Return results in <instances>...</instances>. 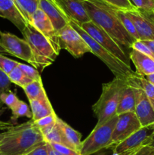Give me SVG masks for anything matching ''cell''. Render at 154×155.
<instances>
[{
    "instance_id": "cell-5",
    "label": "cell",
    "mask_w": 154,
    "mask_h": 155,
    "mask_svg": "<svg viewBox=\"0 0 154 155\" xmlns=\"http://www.w3.org/2000/svg\"><path fill=\"white\" fill-rule=\"evenodd\" d=\"M69 24L79 33L80 36L85 41V42L90 48L91 52L99 58L107 65V68L114 74L115 77L122 79V80H127L132 74H134V72L130 67L122 63L117 58L113 56L111 53L103 48L101 45H100L85 31H84L77 23L72 21H69Z\"/></svg>"
},
{
    "instance_id": "cell-28",
    "label": "cell",
    "mask_w": 154,
    "mask_h": 155,
    "mask_svg": "<svg viewBox=\"0 0 154 155\" xmlns=\"http://www.w3.org/2000/svg\"><path fill=\"white\" fill-rule=\"evenodd\" d=\"M11 110V120L12 122H16L17 120L20 117H28L32 118L33 114L31 110L27 105V103L20 100L19 102L17 104V105L14 107Z\"/></svg>"
},
{
    "instance_id": "cell-12",
    "label": "cell",
    "mask_w": 154,
    "mask_h": 155,
    "mask_svg": "<svg viewBox=\"0 0 154 155\" xmlns=\"http://www.w3.org/2000/svg\"><path fill=\"white\" fill-rule=\"evenodd\" d=\"M141 127L134 112H128L119 115L108 149L113 145H117L119 142L125 140Z\"/></svg>"
},
{
    "instance_id": "cell-17",
    "label": "cell",
    "mask_w": 154,
    "mask_h": 155,
    "mask_svg": "<svg viewBox=\"0 0 154 155\" xmlns=\"http://www.w3.org/2000/svg\"><path fill=\"white\" fill-rule=\"evenodd\" d=\"M39 8L43 11L50 18L56 31L69 24V19L57 6L54 0H38Z\"/></svg>"
},
{
    "instance_id": "cell-27",
    "label": "cell",
    "mask_w": 154,
    "mask_h": 155,
    "mask_svg": "<svg viewBox=\"0 0 154 155\" xmlns=\"http://www.w3.org/2000/svg\"><path fill=\"white\" fill-rule=\"evenodd\" d=\"M8 77L11 83L18 85V86H21V88L24 87V86L30 84V83H31L33 81L32 79L26 76L24 73L22 71V70L18 66L14 68L11 71L10 74H8Z\"/></svg>"
},
{
    "instance_id": "cell-36",
    "label": "cell",
    "mask_w": 154,
    "mask_h": 155,
    "mask_svg": "<svg viewBox=\"0 0 154 155\" xmlns=\"http://www.w3.org/2000/svg\"><path fill=\"white\" fill-rule=\"evenodd\" d=\"M49 145H51L53 149H54L56 151H57L62 155H80L79 153L75 151V150L71 149V148L64 146V145L54 143L49 144Z\"/></svg>"
},
{
    "instance_id": "cell-48",
    "label": "cell",
    "mask_w": 154,
    "mask_h": 155,
    "mask_svg": "<svg viewBox=\"0 0 154 155\" xmlns=\"http://www.w3.org/2000/svg\"><path fill=\"white\" fill-rule=\"evenodd\" d=\"M3 104H3V103H2V101H1V98H0V108H1V107H2V105H3Z\"/></svg>"
},
{
    "instance_id": "cell-25",
    "label": "cell",
    "mask_w": 154,
    "mask_h": 155,
    "mask_svg": "<svg viewBox=\"0 0 154 155\" xmlns=\"http://www.w3.org/2000/svg\"><path fill=\"white\" fill-rule=\"evenodd\" d=\"M14 2L29 24L32 15L39 8L38 0H14Z\"/></svg>"
},
{
    "instance_id": "cell-11",
    "label": "cell",
    "mask_w": 154,
    "mask_h": 155,
    "mask_svg": "<svg viewBox=\"0 0 154 155\" xmlns=\"http://www.w3.org/2000/svg\"><path fill=\"white\" fill-rule=\"evenodd\" d=\"M134 24L140 41H154V12L135 8L125 11Z\"/></svg>"
},
{
    "instance_id": "cell-14",
    "label": "cell",
    "mask_w": 154,
    "mask_h": 155,
    "mask_svg": "<svg viewBox=\"0 0 154 155\" xmlns=\"http://www.w3.org/2000/svg\"><path fill=\"white\" fill-rule=\"evenodd\" d=\"M128 85V84H127ZM133 88L135 95L134 114L142 127L154 126V109L146 94L140 87L130 86Z\"/></svg>"
},
{
    "instance_id": "cell-35",
    "label": "cell",
    "mask_w": 154,
    "mask_h": 155,
    "mask_svg": "<svg viewBox=\"0 0 154 155\" xmlns=\"http://www.w3.org/2000/svg\"><path fill=\"white\" fill-rule=\"evenodd\" d=\"M11 84L8 75L0 69V94L10 90Z\"/></svg>"
},
{
    "instance_id": "cell-40",
    "label": "cell",
    "mask_w": 154,
    "mask_h": 155,
    "mask_svg": "<svg viewBox=\"0 0 154 155\" xmlns=\"http://www.w3.org/2000/svg\"><path fill=\"white\" fill-rule=\"evenodd\" d=\"M14 124L11 122H5L0 120V130H8L12 127H14Z\"/></svg>"
},
{
    "instance_id": "cell-34",
    "label": "cell",
    "mask_w": 154,
    "mask_h": 155,
    "mask_svg": "<svg viewBox=\"0 0 154 155\" xmlns=\"http://www.w3.org/2000/svg\"><path fill=\"white\" fill-rule=\"evenodd\" d=\"M130 2L137 8L154 12V0H130Z\"/></svg>"
},
{
    "instance_id": "cell-24",
    "label": "cell",
    "mask_w": 154,
    "mask_h": 155,
    "mask_svg": "<svg viewBox=\"0 0 154 155\" xmlns=\"http://www.w3.org/2000/svg\"><path fill=\"white\" fill-rule=\"evenodd\" d=\"M22 89L25 92L29 101L40 99L47 96L42 81H33L31 83L23 87Z\"/></svg>"
},
{
    "instance_id": "cell-1",
    "label": "cell",
    "mask_w": 154,
    "mask_h": 155,
    "mask_svg": "<svg viewBox=\"0 0 154 155\" xmlns=\"http://www.w3.org/2000/svg\"><path fill=\"white\" fill-rule=\"evenodd\" d=\"M83 5L90 21L108 33L124 49H131L135 39L127 32L113 6L101 0H84Z\"/></svg>"
},
{
    "instance_id": "cell-8",
    "label": "cell",
    "mask_w": 154,
    "mask_h": 155,
    "mask_svg": "<svg viewBox=\"0 0 154 155\" xmlns=\"http://www.w3.org/2000/svg\"><path fill=\"white\" fill-rule=\"evenodd\" d=\"M57 33L61 49L66 50L75 58L91 52L90 48L85 41L69 24L57 31Z\"/></svg>"
},
{
    "instance_id": "cell-45",
    "label": "cell",
    "mask_w": 154,
    "mask_h": 155,
    "mask_svg": "<svg viewBox=\"0 0 154 155\" xmlns=\"http://www.w3.org/2000/svg\"><path fill=\"white\" fill-rule=\"evenodd\" d=\"M95 155H108V154H107L106 152H104V151H102V152H101V151H99V152L96 153V154Z\"/></svg>"
},
{
    "instance_id": "cell-41",
    "label": "cell",
    "mask_w": 154,
    "mask_h": 155,
    "mask_svg": "<svg viewBox=\"0 0 154 155\" xmlns=\"http://www.w3.org/2000/svg\"><path fill=\"white\" fill-rule=\"evenodd\" d=\"M145 45H147L149 47V49L152 51V52L154 54V41L153 40H146V41H142Z\"/></svg>"
},
{
    "instance_id": "cell-49",
    "label": "cell",
    "mask_w": 154,
    "mask_h": 155,
    "mask_svg": "<svg viewBox=\"0 0 154 155\" xmlns=\"http://www.w3.org/2000/svg\"><path fill=\"white\" fill-rule=\"evenodd\" d=\"M0 155H5V154H3L2 153V152H0Z\"/></svg>"
},
{
    "instance_id": "cell-33",
    "label": "cell",
    "mask_w": 154,
    "mask_h": 155,
    "mask_svg": "<svg viewBox=\"0 0 154 155\" xmlns=\"http://www.w3.org/2000/svg\"><path fill=\"white\" fill-rule=\"evenodd\" d=\"M57 115L55 113L52 114L51 115H48V116L45 117L43 118H41V119L37 120L36 121H33V124L36 126L37 128H39V130L42 128H45V127H50V126H52L54 124H56V121H57Z\"/></svg>"
},
{
    "instance_id": "cell-15",
    "label": "cell",
    "mask_w": 154,
    "mask_h": 155,
    "mask_svg": "<svg viewBox=\"0 0 154 155\" xmlns=\"http://www.w3.org/2000/svg\"><path fill=\"white\" fill-rule=\"evenodd\" d=\"M57 6L63 12L69 21L78 24L90 21L88 15L83 5L84 0H54Z\"/></svg>"
},
{
    "instance_id": "cell-21",
    "label": "cell",
    "mask_w": 154,
    "mask_h": 155,
    "mask_svg": "<svg viewBox=\"0 0 154 155\" xmlns=\"http://www.w3.org/2000/svg\"><path fill=\"white\" fill-rule=\"evenodd\" d=\"M134 107H135V95H134V89L131 86L128 85L122 94L120 101L116 109V115L119 116L122 114L134 112Z\"/></svg>"
},
{
    "instance_id": "cell-18",
    "label": "cell",
    "mask_w": 154,
    "mask_h": 155,
    "mask_svg": "<svg viewBox=\"0 0 154 155\" xmlns=\"http://www.w3.org/2000/svg\"><path fill=\"white\" fill-rule=\"evenodd\" d=\"M130 61L136 68V74L146 77L154 73V58L150 56L131 48L129 51Z\"/></svg>"
},
{
    "instance_id": "cell-19",
    "label": "cell",
    "mask_w": 154,
    "mask_h": 155,
    "mask_svg": "<svg viewBox=\"0 0 154 155\" xmlns=\"http://www.w3.org/2000/svg\"><path fill=\"white\" fill-rule=\"evenodd\" d=\"M40 131L42 133V136H43L44 140L46 143L59 144V145H64V146L68 147L71 149H73L72 146L69 144V142L66 141V138L63 136L57 121H56V124H54V125L45 127V128L40 129Z\"/></svg>"
},
{
    "instance_id": "cell-2",
    "label": "cell",
    "mask_w": 154,
    "mask_h": 155,
    "mask_svg": "<svg viewBox=\"0 0 154 155\" xmlns=\"http://www.w3.org/2000/svg\"><path fill=\"white\" fill-rule=\"evenodd\" d=\"M45 142L40 130L31 120L2 133L0 152L5 155H25Z\"/></svg>"
},
{
    "instance_id": "cell-38",
    "label": "cell",
    "mask_w": 154,
    "mask_h": 155,
    "mask_svg": "<svg viewBox=\"0 0 154 155\" xmlns=\"http://www.w3.org/2000/svg\"><path fill=\"white\" fill-rule=\"evenodd\" d=\"M129 155H154V146L152 145H144Z\"/></svg>"
},
{
    "instance_id": "cell-13",
    "label": "cell",
    "mask_w": 154,
    "mask_h": 155,
    "mask_svg": "<svg viewBox=\"0 0 154 155\" xmlns=\"http://www.w3.org/2000/svg\"><path fill=\"white\" fill-rule=\"evenodd\" d=\"M29 24L35 27L39 33H42L49 41L54 48V51L59 55L61 50L60 41L57 36V31L46 14L40 8H38L32 15Z\"/></svg>"
},
{
    "instance_id": "cell-9",
    "label": "cell",
    "mask_w": 154,
    "mask_h": 155,
    "mask_svg": "<svg viewBox=\"0 0 154 155\" xmlns=\"http://www.w3.org/2000/svg\"><path fill=\"white\" fill-rule=\"evenodd\" d=\"M153 130L154 126L141 127L129 137L117 145H113L109 149L113 150V154L117 155H129L142 146L151 145Z\"/></svg>"
},
{
    "instance_id": "cell-26",
    "label": "cell",
    "mask_w": 154,
    "mask_h": 155,
    "mask_svg": "<svg viewBox=\"0 0 154 155\" xmlns=\"http://www.w3.org/2000/svg\"><path fill=\"white\" fill-rule=\"evenodd\" d=\"M113 9H114L115 13L117 15L119 19L120 20L121 23L122 24L123 27H125V30H127V32H128L135 40H140V39H139L138 34H137V30H136L135 29V27H134V24H133V22L131 21V20L129 18V17L127 15L125 11L116 8L115 7H113Z\"/></svg>"
},
{
    "instance_id": "cell-6",
    "label": "cell",
    "mask_w": 154,
    "mask_h": 155,
    "mask_svg": "<svg viewBox=\"0 0 154 155\" xmlns=\"http://www.w3.org/2000/svg\"><path fill=\"white\" fill-rule=\"evenodd\" d=\"M117 120L118 116L116 115L101 125H95L89 136L82 142L80 155H92L103 149H108Z\"/></svg>"
},
{
    "instance_id": "cell-16",
    "label": "cell",
    "mask_w": 154,
    "mask_h": 155,
    "mask_svg": "<svg viewBox=\"0 0 154 155\" xmlns=\"http://www.w3.org/2000/svg\"><path fill=\"white\" fill-rule=\"evenodd\" d=\"M0 17L11 21L21 33L28 24L14 0H0Z\"/></svg>"
},
{
    "instance_id": "cell-39",
    "label": "cell",
    "mask_w": 154,
    "mask_h": 155,
    "mask_svg": "<svg viewBox=\"0 0 154 155\" xmlns=\"http://www.w3.org/2000/svg\"><path fill=\"white\" fill-rule=\"evenodd\" d=\"M25 155H49L48 149V143L45 142V143L39 145Z\"/></svg>"
},
{
    "instance_id": "cell-4",
    "label": "cell",
    "mask_w": 154,
    "mask_h": 155,
    "mask_svg": "<svg viewBox=\"0 0 154 155\" xmlns=\"http://www.w3.org/2000/svg\"><path fill=\"white\" fill-rule=\"evenodd\" d=\"M21 33L31 48L33 68L42 71L54 63L58 54L42 33L30 24H27Z\"/></svg>"
},
{
    "instance_id": "cell-3",
    "label": "cell",
    "mask_w": 154,
    "mask_h": 155,
    "mask_svg": "<svg viewBox=\"0 0 154 155\" xmlns=\"http://www.w3.org/2000/svg\"><path fill=\"white\" fill-rule=\"evenodd\" d=\"M127 86L126 80L117 77H115L109 83L103 84L101 96L92 106L94 114L98 119L97 126L104 124L116 116L118 104Z\"/></svg>"
},
{
    "instance_id": "cell-30",
    "label": "cell",
    "mask_w": 154,
    "mask_h": 155,
    "mask_svg": "<svg viewBox=\"0 0 154 155\" xmlns=\"http://www.w3.org/2000/svg\"><path fill=\"white\" fill-rule=\"evenodd\" d=\"M110 6L123 11H132L137 8L134 7L130 0H101Z\"/></svg>"
},
{
    "instance_id": "cell-43",
    "label": "cell",
    "mask_w": 154,
    "mask_h": 155,
    "mask_svg": "<svg viewBox=\"0 0 154 155\" xmlns=\"http://www.w3.org/2000/svg\"><path fill=\"white\" fill-rule=\"evenodd\" d=\"M144 77L146 78V80H147V81H149V83L152 85V86H154V73L153 74H149V75L148 76H146V77Z\"/></svg>"
},
{
    "instance_id": "cell-31",
    "label": "cell",
    "mask_w": 154,
    "mask_h": 155,
    "mask_svg": "<svg viewBox=\"0 0 154 155\" xmlns=\"http://www.w3.org/2000/svg\"><path fill=\"white\" fill-rule=\"evenodd\" d=\"M20 62L11 60L8 58L5 57L2 54H0V69L4 71L6 74L8 75L11 71L18 66Z\"/></svg>"
},
{
    "instance_id": "cell-46",
    "label": "cell",
    "mask_w": 154,
    "mask_h": 155,
    "mask_svg": "<svg viewBox=\"0 0 154 155\" xmlns=\"http://www.w3.org/2000/svg\"><path fill=\"white\" fill-rule=\"evenodd\" d=\"M151 145H152V146H154V130H153V133H152V143H151Z\"/></svg>"
},
{
    "instance_id": "cell-7",
    "label": "cell",
    "mask_w": 154,
    "mask_h": 155,
    "mask_svg": "<svg viewBox=\"0 0 154 155\" xmlns=\"http://www.w3.org/2000/svg\"><path fill=\"white\" fill-rule=\"evenodd\" d=\"M78 24L100 45L111 53L113 56L117 58L122 63L131 68L129 54L103 29L91 21L84 24Z\"/></svg>"
},
{
    "instance_id": "cell-42",
    "label": "cell",
    "mask_w": 154,
    "mask_h": 155,
    "mask_svg": "<svg viewBox=\"0 0 154 155\" xmlns=\"http://www.w3.org/2000/svg\"><path fill=\"white\" fill-rule=\"evenodd\" d=\"M48 154H49V155H62L61 154L57 152V151H56L54 149H53V148H51V145H50L48 143Z\"/></svg>"
},
{
    "instance_id": "cell-47",
    "label": "cell",
    "mask_w": 154,
    "mask_h": 155,
    "mask_svg": "<svg viewBox=\"0 0 154 155\" xmlns=\"http://www.w3.org/2000/svg\"><path fill=\"white\" fill-rule=\"evenodd\" d=\"M2 139V133H0V144H1Z\"/></svg>"
},
{
    "instance_id": "cell-29",
    "label": "cell",
    "mask_w": 154,
    "mask_h": 155,
    "mask_svg": "<svg viewBox=\"0 0 154 155\" xmlns=\"http://www.w3.org/2000/svg\"><path fill=\"white\" fill-rule=\"evenodd\" d=\"M0 98L3 104H5L11 110H12L20 101L16 94L12 92L11 90L0 94Z\"/></svg>"
},
{
    "instance_id": "cell-22",
    "label": "cell",
    "mask_w": 154,
    "mask_h": 155,
    "mask_svg": "<svg viewBox=\"0 0 154 155\" xmlns=\"http://www.w3.org/2000/svg\"><path fill=\"white\" fill-rule=\"evenodd\" d=\"M57 123L60 127L64 137L66 138V141L69 142V145L75 151L79 153V148L82 144V135L80 134V133L72 129L66 122L62 120L58 116L57 117Z\"/></svg>"
},
{
    "instance_id": "cell-10",
    "label": "cell",
    "mask_w": 154,
    "mask_h": 155,
    "mask_svg": "<svg viewBox=\"0 0 154 155\" xmlns=\"http://www.w3.org/2000/svg\"><path fill=\"white\" fill-rule=\"evenodd\" d=\"M0 44L8 54L33 64V53L28 42L14 34L0 31Z\"/></svg>"
},
{
    "instance_id": "cell-37",
    "label": "cell",
    "mask_w": 154,
    "mask_h": 155,
    "mask_svg": "<svg viewBox=\"0 0 154 155\" xmlns=\"http://www.w3.org/2000/svg\"><path fill=\"white\" fill-rule=\"evenodd\" d=\"M131 48L137 50V51H140V52L141 53H143V54H147V55L150 56V57L153 58H154L153 53H152V51L149 49V47H148L146 45H145L142 41L140 40L135 41V42L132 44Z\"/></svg>"
},
{
    "instance_id": "cell-44",
    "label": "cell",
    "mask_w": 154,
    "mask_h": 155,
    "mask_svg": "<svg viewBox=\"0 0 154 155\" xmlns=\"http://www.w3.org/2000/svg\"><path fill=\"white\" fill-rule=\"evenodd\" d=\"M4 53H5V54H8V52L6 51V50L5 49V48H3L1 44H0V54H4Z\"/></svg>"
},
{
    "instance_id": "cell-20",
    "label": "cell",
    "mask_w": 154,
    "mask_h": 155,
    "mask_svg": "<svg viewBox=\"0 0 154 155\" xmlns=\"http://www.w3.org/2000/svg\"><path fill=\"white\" fill-rule=\"evenodd\" d=\"M30 104L32 114H33L32 120L33 121H36L55 113L48 99V95L40 99L30 101Z\"/></svg>"
},
{
    "instance_id": "cell-23",
    "label": "cell",
    "mask_w": 154,
    "mask_h": 155,
    "mask_svg": "<svg viewBox=\"0 0 154 155\" xmlns=\"http://www.w3.org/2000/svg\"><path fill=\"white\" fill-rule=\"evenodd\" d=\"M125 80L128 86H135L140 87L146 94V97L154 109V86L147 81L144 77L138 75L135 72Z\"/></svg>"
},
{
    "instance_id": "cell-32",
    "label": "cell",
    "mask_w": 154,
    "mask_h": 155,
    "mask_svg": "<svg viewBox=\"0 0 154 155\" xmlns=\"http://www.w3.org/2000/svg\"><path fill=\"white\" fill-rule=\"evenodd\" d=\"M18 67L22 70V71L26 76L32 79L33 81H42V78H41L39 72L35 68L22 63H19Z\"/></svg>"
}]
</instances>
